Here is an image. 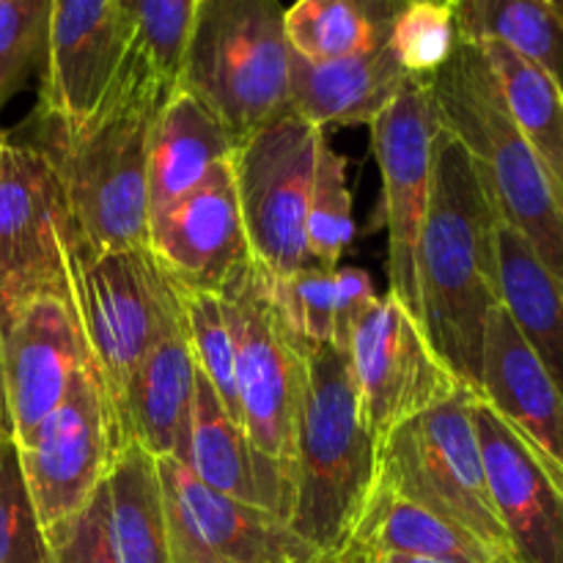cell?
I'll use <instances>...</instances> for the list:
<instances>
[{
    "label": "cell",
    "mask_w": 563,
    "mask_h": 563,
    "mask_svg": "<svg viewBox=\"0 0 563 563\" xmlns=\"http://www.w3.org/2000/svg\"><path fill=\"white\" fill-rule=\"evenodd\" d=\"M124 445L113 405L93 363L71 379L66 399L20 449L22 476L44 539L80 515Z\"/></svg>",
    "instance_id": "8fae6325"
},
{
    "label": "cell",
    "mask_w": 563,
    "mask_h": 563,
    "mask_svg": "<svg viewBox=\"0 0 563 563\" xmlns=\"http://www.w3.org/2000/svg\"><path fill=\"white\" fill-rule=\"evenodd\" d=\"M440 124L482 170L500 220L515 225L563 284V198L511 119L484 47L456 38L429 77Z\"/></svg>",
    "instance_id": "277c9868"
},
{
    "label": "cell",
    "mask_w": 563,
    "mask_h": 563,
    "mask_svg": "<svg viewBox=\"0 0 563 563\" xmlns=\"http://www.w3.org/2000/svg\"><path fill=\"white\" fill-rule=\"evenodd\" d=\"M174 86L126 47L119 75L82 124L42 121L36 148L58 174L88 253L148 245V135Z\"/></svg>",
    "instance_id": "7a4b0ae2"
},
{
    "label": "cell",
    "mask_w": 563,
    "mask_h": 563,
    "mask_svg": "<svg viewBox=\"0 0 563 563\" xmlns=\"http://www.w3.org/2000/svg\"><path fill=\"white\" fill-rule=\"evenodd\" d=\"M352 192L346 185V159L330 146L322 132L317 146L311 198H308L306 236L311 256L328 269H339L341 253L352 242Z\"/></svg>",
    "instance_id": "f546056e"
},
{
    "label": "cell",
    "mask_w": 563,
    "mask_h": 563,
    "mask_svg": "<svg viewBox=\"0 0 563 563\" xmlns=\"http://www.w3.org/2000/svg\"><path fill=\"white\" fill-rule=\"evenodd\" d=\"M291 53L308 60H335L388 42L357 0H297L284 14Z\"/></svg>",
    "instance_id": "f1b7e54d"
},
{
    "label": "cell",
    "mask_w": 563,
    "mask_h": 563,
    "mask_svg": "<svg viewBox=\"0 0 563 563\" xmlns=\"http://www.w3.org/2000/svg\"><path fill=\"white\" fill-rule=\"evenodd\" d=\"M396 58L412 77H432L456 44L451 0H410L388 36Z\"/></svg>",
    "instance_id": "d6a6232c"
},
{
    "label": "cell",
    "mask_w": 563,
    "mask_h": 563,
    "mask_svg": "<svg viewBox=\"0 0 563 563\" xmlns=\"http://www.w3.org/2000/svg\"><path fill=\"white\" fill-rule=\"evenodd\" d=\"M368 273L357 267L335 269V306H333V346L341 352L350 350V339L355 333L357 322L366 317L368 308L377 302Z\"/></svg>",
    "instance_id": "74e56055"
},
{
    "label": "cell",
    "mask_w": 563,
    "mask_h": 563,
    "mask_svg": "<svg viewBox=\"0 0 563 563\" xmlns=\"http://www.w3.org/2000/svg\"><path fill=\"white\" fill-rule=\"evenodd\" d=\"M0 563H49L14 440L0 443Z\"/></svg>",
    "instance_id": "836d02e7"
},
{
    "label": "cell",
    "mask_w": 563,
    "mask_h": 563,
    "mask_svg": "<svg viewBox=\"0 0 563 563\" xmlns=\"http://www.w3.org/2000/svg\"><path fill=\"white\" fill-rule=\"evenodd\" d=\"M498 77L517 130L528 141L563 198V82L498 42H478Z\"/></svg>",
    "instance_id": "4316f807"
},
{
    "label": "cell",
    "mask_w": 563,
    "mask_h": 563,
    "mask_svg": "<svg viewBox=\"0 0 563 563\" xmlns=\"http://www.w3.org/2000/svg\"><path fill=\"white\" fill-rule=\"evenodd\" d=\"M126 47L121 0H49L38 119L82 124L119 75Z\"/></svg>",
    "instance_id": "ac0fdd59"
},
{
    "label": "cell",
    "mask_w": 563,
    "mask_h": 563,
    "mask_svg": "<svg viewBox=\"0 0 563 563\" xmlns=\"http://www.w3.org/2000/svg\"><path fill=\"white\" fill-rule=\"evenodd\" d=\"M3 143H5V137H3V132H0V146H3Z\"/></svg>",
    "instance_id": "7bdbcfd3"
},
{
    "label": "cell",
    "mask_w": 563,
    "mask_h": 563,
    "mask_svg": "<svg viewBox=\"0 0 563 563\" xmlns=\"http://www.w3.org/2000/svg\"><path fill=\"white\" fill-rule=\"evenodd\" d=\"M498 302L563 390V284L531 242L498 218L495 225Z\"/></svg>",
    "instance_id": "cb8c5ba5"
},
{
    "label": "cell",
    "mask_w": 563,
    "mask_h": 563,
    "mask_svg": "<svg viewBox=\"0 0 563 563\" xmlns=\"http://www.w3.org/2000/svg\"><path fill=\"white\" fill-rule=\"evenodd\" d=\"M220 297L234 339L242 427L253 449L291 478L297 418L308 383V344L289 324L273 275L256 258Z\"/></svg>",
    "instance_id": "ba28073f"
},
{
    "label": "cell",
    "mask_w": 563,
    "mask_h": 563,
    "mask_svg": "<svg viewBox=\"0 0 563 563\" xmlns=\"http://www.w3.org/2000/svg\"><path fill=\"white\" fill-rule=\"evenodd\" d=\"M71 297L88 355L115 412L137 363L187 324L179 286L148 245L82 251Z\"/></svg>",
    "instance_id": "52a82bcc"
},
{
    "label": "cell",
    "mask_w": 563,
    "mask_h": 563,
    "mask_svg": "<svg viewBox=\"0 0 563 563\" xmlns=\"http://www.w3.org/2000/svg\"><path fill=\"white\" fill-rule=\"evenodd\" d=\"M366 11V16L372 20V25L377 31H383L385 36H390V27H394L396 16L407 9L410 0H357Z\"/></svg>",
    "instance_id": "f35d334b"
},
{
    "label": "cell",
    "mask_w": 563,
    "mask_h": 563,
    "mask_svg": "<svg viewBox=\"0 0 563 563\" xmlns=\"http://www.w3.org/2000/svg\"><path fill=\"white\" fill-rule=\"evenodd\" d=\"M372 553L418 555V559L454 563H506L493 550L484 548L476 537L451 526L443 517L399 498L379 484H374L341 555Z\"/></svg>",
    "instance_id": "d4e9b609"
},
{
    "label": "cell",
    "mask_w": 563,
    "mask_h": 563,
    "mask_svg": "<svg viewBox=\"0 0 563 563\" xmlns=\"http://www.w3.org/2000/svg\"><path fill=\"white\" fill-rule=\"evenodd\" d=\"M324 130L291 108L278 110L240 137L231 152L236 196L251 253L269 275L289 278L306 267H322L306 236L317 146Z\"/></svg>",
    "instance_id": "9c48e42d"
},
{
    "label": "cell",
    "mask_w": 563,
    "mask_h": 563,
    "mask_svg": "<svg viewBox=\"0 0 563 563\" xmlns=\"http://www.w3.org/2000/svg\"><path fill=\"white\" fill-rule=\"evenodd\" d=\"M185 465L214 493L229 495L240 504L256 506L289 522L295 484L280 467L253 449L245 427L229 416L201 372L196 374L190 451Z\"/></svg>",
    "instance_id": "ffe728a7"
},
{
    "label": "cell",
    "mask_w": 563,
    "mask_h": 563,
    "mask_svg": "<svg viewBox=\"0 0 563 563\" xmlns=\"http://www.w3.org/2000/svg\"><path fill=\"white\" fill-rule=\"evenodd\" d=\"M328 563H454L440 559H418V555H396V553H372V555H341Z\"/></svg>",
    "instance_id": "ab89813d"
},
{
    "label": "cell",
    "mask_w": 563,
    "mask_h": 563,
    "mask_svg": "<svg viewBox=\"0 0 563 563\" xmlns=\"http://www.w3.org/2000/svg\"><path fill=\"white\" fill-rule=\"evenodd\" d=\"M148 247L179 289L218 297L229 289L253 258L231 157L148 220Z\"/></svg>",
    "instance_id": "9a60e30c"
},
{
    "label": "cell",
    "mask_w": 563,
    "mask_h": 563,
    "mask_svg": "<svg viewBox=\"0 0 563 563\" xmlns=\"http://www.w3.org/2000/svg\"><path fill=\"white\" fill-rule=\"evenodd\" d=\"M170 563H324L289 522L220 495L174 456H157Z\"/></svg>",
    "instance_id": "5bb4252c"
},
{
    "label": "cell",
    "mask_w": 563,
    "mask_h": 563,
    "mask_svg": "<svg viewBox=\"0 0 563 563\" xmlns=\"http://www.w3.org/2000/svg\"><path fill=\"white\" fill-rule=\"evenodd\" d=\"M478 394L460 388L443 405L401 423L379 445L377 482L399 498L462 528L500 561H511L509 539L489 498L478 449L473 401Z\"/></svg>",
    "instance_id": "8992f818"
},
{
    "label": "cell",
    "mask_w": 563,
    "mask_h": 563,
    "mask_svg": "<svg viewBox=\"0 0 563 563\" xmlns=\"http://www.w3.org/2000/svg\"><path fill=\"white\" fill-rule=\"evenodd\" d=\"M49 0H0V108L47 55Z\"/></svg>",
    "instance_id": "e575fe53"
},
{
    "label": "cell",
    "mask_w": 563,
    "mask_h": 563,
    "mask_svg": "<svg viewBox=\"0 0 563 563\" xmlns=\"http://www.w3.org/2000/svg\"><path fill=\"white\" fill-rule=\"evenodd\" d=\"M110 548L119 563H170L157 456L124 443L104 476Z\"/></svg>",
    "instance_id": "484cf974"
},
{
    "label": "cell",
    "mask_w": 563,
    "mask_h": 563,
    "mask_svg": "<svg viewBox=\"0 0 563 563\" xmlns=\"http://www.w3.org/2000/svg\"><path fill=\"white\" fill-rule=\"evenodd\" d=\"M234 146L236 137L220 115L176 82L148 135V220L201 185L220 159L231 157Z\"/></svg>",
    "instance_id": "603a6c76"
},
{
    "label": "cell",
    "mask_w": 563,
    "mask_h": 563,
    "mask_svg": "<svg viewBox=\"0 0 563 563\" xmlns=\"http://www.w3.org/2000/svg\"><path fill=\"white\" fill-rule=\"evenodd\" d=\"M198 0H121L130 49L168 82H179Z\"/></svg>",
    "instance_id": "1f68e13d"
},
{
    "label": "cell",
    "mask_w": 563,
    "mask_h": 563,
    "mask_svg": "<svg viewBox=\"0 0 563 563\" xmlns=\"http://www.w3.org/2000/svg\"><path fill=\"white\" fill-rule=\"evenodd\" d=\"M390 42L335 60H308L289 53V104L324 130L333 124H374L407 80Z\"/></svg>",
    "instance_id": "7402d4cb"
},
{
    "label": "cell",
    "mask_w": 563,
    "mask_h": 563,
    "mask_svg": "<svg viewBox=\"0 0 563 563\" xmlns=\"http://www.w3.org/2000/svg\"><path fill=\"white\" fill-rule=\"evenodd\" d=\"M498 207L467 148L440 130L418 242V322L440 361L478 394L487 317L498 302Z\"/></svg>",
    "instance_id": "6da1fadb"
},
{
    "label": "cell",
    "mask_w": 563,
    "mask_h": 563,
    "mask_svg": "<svg viewBox=\"0 0 563 563\" xmlns=\"http://www.w3.org/2000/svg\"><path fill=\"white\" fill-rule=\"evenodd\" d=\"M275 295L286 319L306 344H333L335 269L306 267L289 278H275Z\"/></svg>",
    "instance_id": "d590c367"
},
{
    "label": "cell",
    "mask_w": 563,
    "mask_h": 563,
    "mask_svg": "<svg viewBox=\"0 0 563 563\" xmlns=\"http://www.w3.org/2000/svg\"><path fill=\"white\" fill-rule=\"evenodd\" d=\"M179 295L198 372L209 379V385L214 388L218 399L223 401L229 416L242 423L240 390H236L234 339H231L223 297L185 289H179Z\"/></svg>",
    "instance_id": "4dcf8cb0"
},
{
    "label": "cell",
    "mask_w": 563,
    "mask_h": 563,
    "mask_svg": "<svg viewBox=\"0 0 563 563\" xmlns=\"http://www.w3.org/2000/svg\"><path fill=\"white\" fill-rule=\"evenodd\" d=\"M0 339L14 443L22 445L66 399L91 355L75 308L47 295L0 317Z\"/></svg>",
    "instance_id": "e0dca14e"
},
{
    "label": "cell",
    "mask_w": 563,
    "mask_h": 563,
    "mask_svg": "<svg viewBox=\"0 0 563 563\" xmlns=\"http://www.w3.org/2000/svg\"><path fill=\"white\" fill-rule=\"evenodd\" d=\"M346 355L377 445L401 423L465 388L432 350L421 322L390 295L357 322Z\"/></svg>",
    "instance_id": "4fadbf2b"
},
{
    "label": "cell",
    "mask_w": 563,
    "mask_h": 563,
    "mask_svg": "<svg viewBox=\"0 0 563 563\" xmlns=\"http://www.w3.org/2000/svg\"><path fill=\"white\" fill-rule=\"evenodd\" d=\"M443 130L429 77H410L374 119L372 141L383 176L390 297L418 319V242L432 192L434 137Z\"/></svg>",
    "instance_id": "7c38bea8"
},
{
    "label": "cell",
    "mask_w": 563,
    "mask_h": 563,
    "mask_svg": "<svg viewBox=\"0 0 563 563\" xmlns=\"http://www.w3.org/2000/svg\"><path fill=\"white\" fill-rule=\"evenodd\" d=\"M550 3H553V9L559 11V14H561V20H563V0H550Z\"/></svg>",
    "instance_id": "b9f144b4"
},
{
    "label": "cell",
    "mask_w": 563,
    "mask_h": 563,
    "mask_svg": "<svg viewBox=\"0 0 563 563\" xmlns=\"http://www.w3.org/2000/svg\"><path fill=\"white\" fill-rule=\"evenodd\" d=\"M456 38L498 42L563 82V20L550 0H451Z\"/></svg>",
    "instance_id": "83f0119b"
},
{
    "label": "cell",
    "mask_w": 563,
    "mask_h": 563,
    "mask_svg": "<svg viewBox=\"0 0 563 563\" xmlns=\"http://www.w3.org/2000/svg\"><path fill=\"white\" fill-rule=\"evenodd\" d=\"M280 0H198L179 86L251 135L289 104V42Z\"/></svg>",
    "instance_id": "5b68a950"
},
{
    "label": "cell",
    "mask_w": 563,
    "mask_h": 563,
    "mask_svg": "<svg viewBox=\"0 0 563 563\" xmlns=\"http://www.w3.org/2000/svg\"><path fill=\"white\" fill-rule=\"evenodd\" d=\"M478 399L537 449L563 487V390L500 306L484 330Z\"/></svg>",
    "instance_id": "d6986e66"
},
{
    "label": "cell",
    "mask_w": 563,
    "mask_h": 563,
    "mask_svg": "<svg viewBox=\"0 0 563 563\" xmlns=\"http://www.w3.org/2000/svg\"><path fill=\"white\" fill-rule=\"evenodd\" d=\"M14 440V427H11L9 410V390H5V366H3V339H0V443Z\"/></svg>",
    "instance_id": "60d3db41"
},
{
    "label": "cell",
    "mask_w": 563,
    "mask_h": 563,
    "mask_svg": "<svg viewBox=\"0 0 563 563\" xmlns=\"http://www.w3.org/2000/svg\"><path fill=\"white\" fill-rule=\"evenodd\" d=\"M196 357L187 324L165 335L130 377L115 410L121 440L137 443L152 456H174L181 465L190 451V412L196 394Z\"/></svg>",
    "instance_id": "44dd1931"
},
{
    "label": "cell",
    "mask_w": 563,
    "mask_h": 563,
    "mask_svg": "<svg viewBox=\"0 0 563 563\" xmlns=\"http://www.w3.org/2000/svg\"><path fill=\"white\" fill-rule=\"evenodd\" d=\"M495 515L515 563H563V487L526 438L493 407L473 401Z\"/></svg>",
    "instance_id": "2e32d148"
},
{
    "label": "cell",
    "mask_w": 563,
    "mask_h": 563,
    "mask_svg": "<svg viewBox=\"0 0 563 563\" xmlns=\"http://www.w3.org/2000/svg\"><path fill=\"white\" fill-rule=\"evenodd\" d=\"M47 548L49 563H119L110 548L104 482L80 515L47 537Z\"/></svg>",
    "instance_id": "8d00e7d4"
},
{
    "label": "cell",
    "mask_w": 563,
    "mask_h": 563,
    "mask_svg": "<svg viewBox=\"0 0 563 563\" xmlns=\"http://www.w3.org/2000/svg\"><path fill=\"white\" fill-rule=\"evenodd\" d=\"M86 251L53 163L36 146H0V317L33 297L75 308V264Z\"/></svg>",
    "instance_id": "30bf717a"
},
{
    "label": "cell",
    "mask_w": 563,
    "mask_h": 563,
    "mask_svg": "<svg viewBox=\"0 0 563 563\" xmlns=\"http://www.w3.org/2000/svg\"><path fill=\"white\" fill-rule=\"evenodd\" d=\"M306 372L289 528L328 563L344 553L372 495L379 445L363 416L350 355L333 344H308Z\"/></svg>",
    "instance_id": "3957f363"
}]
</instances>
